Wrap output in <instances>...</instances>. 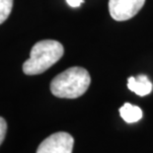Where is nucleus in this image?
Listing matches in <instances>:
<instances>
[{
  "instance_id": "1",
  "label": "nucleus",
  "mask_w": 153,
  "mask_h": 153,
  "mask_svg": "<svg viewBox=\"0 0 153 153\" xmlns=\"http://www.w3.org/2000/svg\"><path fill=\"white\" fill-rule=\"evenodd\" d=\"M90 84V74L85 68L73 66L53 78L51 82V91L58 98L75 99L86 92Z\"/></svg>"
},
{
  "instance_id": "2",
  "label": "nucleus",
  "mask_w": 153,
  "mask_h": 153,
  "mask_svg": "<svg viewBox=\"0 0 153 153\" xmlns=\"http://www.w3.org/2000/svg\"><path fill=\"white\" fill-rule=\"evenodd\" d=\"M63 45L54 40H43L36 43L31 50L30 58L23 64L26 75H38L45 72L62 57Z\"/></svg>"
},
{
  "instance_id": "3",
  "label": "nucleus",
  "mask_w": 153,
  "mask_h": 153,
  "mask_svg": "<svg viewBox=\"0 0 153 153\" xmlns=\"http://www.w3.org/2000/svg\"><path fill=\"white\" fill-rule=\"evenodd\" d=\"M74 139L69 133L59 131L50 135L39 145L37 153H72Z\"/></svg>"
},
{
  "instance_id": "4",
  "label": "nucleus",
  "mask_w": 153,
  "mask_h": 153,
  "mask_svg": "<svg viewBox=\"0 0 153 153\" xmlns=\"http://www.w3.org/2000/svg\"><path fill=\"white\" fill-rule=\"evenodd\" d=\"M145 0H109V12L114 20L126 21L141 10Z\"/></svg>"
},
{
  "instance_id": "5",
  "label": "nucleus",
  "mask_w": 153,
  "mask_h": 153,
  "mask_svg": "<svg viewBox=\"0 0 153 153\" xmlns=\"http://www.w3.org/2000/svg\"><path fill=\"white\" fill-rule=\"evenodd\" d=\"M128 89L138 96H146L151 93L153 85L148 77L144 74H139L137 77H129L128 79Z\"/></svg>"
},
{
  "instance_id": "6",
  "label": "nucleus",
  "mask_w": 153,
  "mask_h": 153,
  "mask_svg": "<svg viewBox=\"0 0 153 153\" xmlns=\"http://www.w3.org/2000/svg\"><path fill=\"white\" fill-rule=\"evenodd\" d=\"M120 115L126 123H132L138 122L142 118V111L137 106H133L129 103H126L120 109Z\"/></svg>"
},
{
  "instance_id": "7",
  "label": "nucleus",
  "mask_w": 153,
  "mask_h": 153,
  "mask_svg": "<svg viewBox=\"0 0 153 153\" xmlns=\"http://www.w3.org/2000/svg\"><path fill=\"white\" fill-rule=\"evenodd\" d=\"M12 7L13 0H0V25L8 19Z\"/></svg>"
},
{
  "instance_id": "8",
  "label": "nucleus",
  "mask_w": 153,
  "mask_h": 153,
  "mask_svg": "<svg viewBox=\"0 0 153 153\" xmlns=\"http://www.w3.org/2000/svg\"><path fill=\"white\" fill-rule=\"evenodd\" d=\"M6 131H7V123H6V120L0 117V145H1V143L4 140Z\"/></svg>"
},
{
  "instance_id": "9",
  "label": "nucleus",
  "mask_w": 153,
  "mask_h": 153,
  "mask_svg": "<svg viewBox=\"0 0 153 153\" xmlns=\"http://www.w3.org/2000/svg\"><path fill=\"white\" fill-rule=\"evenodd\" d=\"M67 4L70 6V7H73V8H76V7H79V6L82 4L84 2L83 0H66Z\"/></svg>"
}]
</instances>
